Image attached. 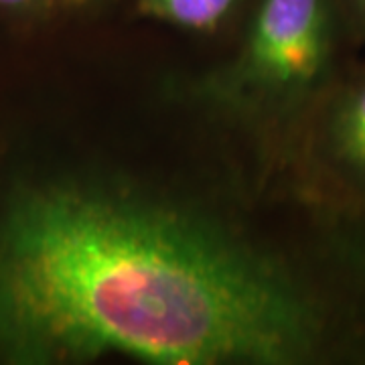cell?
Instances as JSON below:
<instances>
[{
    "label": "cell",
    "instance_id": "8992f818",
    "mask_svg": "<svg viewBox=\"0 0 365 365\" xmlns=\"http://www.w3.org/2000/svg\"><path fill=\"white\" fill-rule=\"evenodd\" d=\"M364 2H365V0H364Z\"/></svg>",
    "mask_w": 365,
    "mask_h": 365
},
{
    "label": "cell",
    "instance_id": "277c9868",
    "mask_svg": "<svg viewBox=\"0 0 365 365\" xmlns=\"http://www.w3.org/2000/svg\"><path fill=\"white\" fill-rule=\"evenodd\" d=\"M235 0H140L144 14L170 25L211 31L232 11Z\"/></svg>",
    "mask_w": 365,
    "mask_h": 365
},
{
    "label": "cell",
    "instance_id": "6da1fadb",
    "mask_svg": "<svg viewBox=\"0 0 365 365\" xmlns=\"http://www.w3.org/2000/svg\"><path fill=\"white\" fill-rule=\"evenodd\" d=\"M321 325L272 266L169 209L45 187L0 225V347L21 361L294 364Z\"/></svg>",
    "mask_w": 365,
    "mask_h": 365
},
{
    "label": "cell",
    "instance_id": "5b68a950",
    "mask_svg": "<svg viewBox=\"0 0 365 365\" xmlns=\"http://www.w3.org/2000/svg\"><path fill=\"white\" fill-rule=\"evenodd\" d=\"M47 0H0L2 6H11V9H26V6H37Z\"/></svg>",
    "mask_w": 365,
    "mask_h": 365
},
{
    "label": "cell",
    "instance_id": "7a4b0ae2",
    "mask_svg": "<svg viewBox=\"0 0 365 365\" xmlns=\"http://www.w3.org/2000/svg\"><path fill=\"white\" fill-rule=\"evenodd\" d=\"M331 57L327 0H264L250 35V76L280 93H304L323 79Z\"/></svg>",
    "mask_w": 365,
    "mask_h": 365
},
{
    "label": "cell",
    "instance_id": "3957f363",
    "mask_svg": "<svg viewBox=\"0 0 365 365\" xmlns=\"http://www.w3.org/2000/svg\"><path fill=\"white\" fill-rule=\"evenodd\" d=\"M331 144L335 158L355 179L365 182V83L337 108L331 124Z\"/></svg>",
    "mask_w": 365,
    "mask_h": 365
}]
</instances>
